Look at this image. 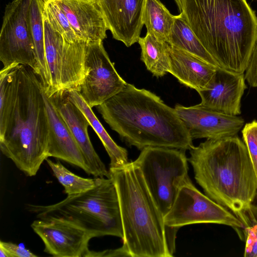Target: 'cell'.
<instances>
[{"label": "cell", "instance_id": "cell-1", "mask_svg": "<svg viewBox=\"0 0 257 257\" xmlns=\"http://www.w3.org/2000/svg\"><path fill=\"white\" fill-rule=\"evenodd\" d=\"M44 86L29 67L14 64L0 72V149L26 176L48 158L49 123Z\"/></svg>", "mask_w": 257, "mask_h": 257}, {"label": "cell", "instance_id": "cell-2", "mask_svg": "<svg viewBox=\"0 0 257 257\" xmlns=\"http://www.w3.org/2000/svg\"><path fill=\"white\" fill-rule=\"evenodd\" d=\"M188 160L205 194L234 214L245 228L257 222V177L248 150L236 135L207 139Z\"/></svg>", "mask_w": 257, "mask_h": 257}, {"label": "cell", "instance_id": "cell-3", "mask_svg": "<svg viewBox=\"0 0 257 257\" xmlns=\"http://www.w3.org/2000/svg\"><path fill=\"white\" fill-rule=\"evenodd\" d=\"M110 127L130 146L190 150L192 139L175 108L156 94L127 83L97 106Z\"/></svg>", "mask_w": 257, "mask_h": 257}, {"label": "cell", "instance_id": "cell-4", "mask_svg": "<svg viewBox=\"0 0 257 257\" xmlns=\"http://www.w3.org/2000/svg\"><path fill=\"white\" fill-rule=\"evenodd\" d=\"M182 13L219 68L244 73L257 39V16L246 0H184Z\"/></svg>", "mask_w": 257, "mask_h": 257}, {"label": "cell", "instance_id": "cell-5", "mask_svg": "<svg viewBox=\"0 0 257 257\" xmlns=\"http://www.w3.org/2000/svg\"><path fill=\"white\" fill-rule=\"evenodd\" d=\"M109 172L119 201L122 246L130 256H173L180 228L166 225L139 167L133 161Z\"/></svg>", "mask_w": 257, "mask_h": 257}, {"label": "cell", "instance_id": "cell-6", "mask_svg": "<svg viewBox=\"0 0 257 257\" xmlns=\"http://www.w3.org/2000/svg\"><path fill=\"white\" fill-rule=\"evenodd\" d=\"M26 209L37 218L61 217L81 227L93 237H123L119 201L112 179L97 178L95 185L81 193L67 196L56 203L28 204Z\"/></svg>", "mask_w": 257, "mask_h": 257}, {"label": "cell", "instance_id": "cell-7", "mask_svg": "<svg viewBox=\"0 0 257 257\" xmlns=\"http://www.w3.org/2000/svg\"><path fill=\"white\" fill-rule=\"evenodd\" d=\"M182 150L148 147L134 162L159 209L165 216L180 186L189 178L188 159Z\"/></svg>", "mask_w": 257, "mask_h": 257}, {"label": "cell", "instance_id": "cell-8", "mask_svg": "<svg viewBox=\"0 0 257 257\" xmlns=\"http://www.w3.org/2000/svg\"><path fill=\"white\" fill-rule=\"evenodd\" d=\"M45 51L50 80L48 95L59 90L79 91L86 74L85 64L88 42L65 39L44 14Z\"/></svg>", "mask_w": 257, "mask_h": 257}, {"label": "cell", "instance_id": "cell-9", "mask_svg": "<svg viewBox=\"0 0 257 257\" xmlns=\"http://www.w3.org/2000/svg\"><path fill=\"white\" fill-rule=\"evenodd\" d=\"M166 225L179 227L196 223H216L232 227L243 239L245 226L231 211L201 193L190 178L180 186L164 216Z\"/></svg>", "mask_w": 257, "mask_h": 257}, {"label": "cell", "instance_id": "cell-10", "mask_svg": "<svg viewBox=\"0 0 257 257\" xmlns=\"http://www.w3.org/2000/svg\"><path fill=\"white\" fill-rule=\"evenodd\" d=\"M31 0H13L6 6L0 33V60L4 67L21 64L39 76V69L31 33Z\"/></svg>", "mask_w": 257, "mask_h": 257}, {"label": "cell", "instance_id": "cell-11", "mask_svg": "<svg viewBox=\"0 0 257 257\" xmlns=\"http://www.w3.org/2000/svg\"><path fill=\"white\" fill-rule=\"evenodd\" d=\"M85 64L86 74L78 92L91 108L121 91L127 83L116 71L102 40L88 42Z\"/></svg>", "mask_w": 257, "mask_h": 257}, {"label": "cell", "instance_id": "cell-12", "mask_svg": "<svg viewBox=\"0 0 257 257\" xmlns=\"http://www.w3.org/2000/svg\"><path fill=\"white\" fill-rule=\"evenodd\" d=\"M44 244V251L55 257H86L93 237L67 219L54 216L38 218L31 224Z\"/></svg>", "mask_w": 257, "mask_h": 257}, {"label": "cell", "instance_id": "cell-13", "mask_svg": "<svg viewBox=\"0 0 257 257\" xmlns=\"http://www.w3.org/2000/svg\"><path fill=\"white\" fill-rule=\"evenodd\" d=\"M71 131L90 171L95 178H110L109 171L95 151L88 133L90 123L81 109L69 97L68 90L48 95Z\"/></svg>", "mask_w": 257, "mask_h": 257}, {"label": "cell", "instance_id": "cell-14", "mask_svg": "<svg viewBox=\"0 0 257 257\" xmlns=\"http://www.w3.org/2000/svg\"><path fill=\"white\" fill-rule=\"evenodd\" d=\"M244 73L217 68L206 86L198 91L202 107L229 115L237 116L247 86Z\"/></svg>", "mask_w": 257, "mask_h": 257}, {"label": "cell", "instance_id": "cell-15", "mask_svg": "<svg viewBox=\"0 0 257 257\" xmlns=\"http://www.w3.org/2000/svg\"><path fill=\"white\" fill-rule=\"evenodd\" d=\"M174 108L192 140L236 135L244 125L241 117L219 113L198 104L187 107L177 104Z\"/></svg>", "mask_w": 257, "mask_h": 257}, {"label": "cell", "instance_id": "cell-16", "mask_svg": "<svg viewBox=\"0 0 257 257\" xmlns=\"http://www.w3.org/2000/svg\"><path fill=\"white\" fill-rule=\"evenodd\" d=\"M112 37L129 47L138 42L146 0H97Z\"/></svg>", "mask_w": 257, "mask_h": 257}, {"label": "cell", "instance_id": "cell-17", "mask_svg": "<svg viewBox=\"0 0 257 257\" xmlns=\"http://www.w3.org/2000/svg\"><path fill=\"white\" fill-rule=\"evenodd\" d=\"M67 18L77 36L87 42L104 40L108 30L97 0H53Z\"/></svg>", "mask_w": 257, "mask_h": 257}, {"label": "cell", "instance_id": "cell-18", "mask_svg": "<svg viewBox=\"0 0 257 257\" xmlns=\"http://www.w3.org/2000/svg\"><path fill=\"white\" fill-rule=\"evenodd\" d=\"M43 95L49 123L48 157H54L77 166L90 174L82 154L68 125L46 93Z\"/></svg>", "mask_w": 257, "mask_h": 257}, {"label": "cell", "instance_id": "cell-19", "mask_svg": "<svg viewBox=\"0 0 257 257\" xmlns=\"http://www.w3.org/2000/svg\"><path fill=\"white\" fill-rule=\"evenodd\" d=\"M170 73L182 84L196 90L203 89L218 68L182 50L171 46Z\"/></svg>", "mask_w": 257, "mask_h": 257}, {"label": "cell", "instance_id": "cell-20", "mask_svg": "<svg viewBox=\"0 0 257 257\" xmlns=\"http://www.w3.org/2000/svg\"><path fill=\"white\" fill-rule=\"evenodd\" d=\"M70 98L83 112L90 125L101 140L110 160L109 169H116L125 166L128 162L127 150L112 139L95 116L92 108L83 100L78 91H68Z\"/></svg>", "mask_w": 257, "mask_h": 257}, {"label": "cell", "instance_id": "cell-21", "mask_svg": "<svg viewBox=\"0 0 257 257\" xmlns=\"http://www.w3.org/2000/svg\"><path fill=\"white\" fill-rule=\"evenodd\" d=\"M45 0H31L29 9L31 33L39 69V77L47 91L50 80L45 51L44 10Z\"/></svg>", "mask_w": 257, "mask_h": 257}, {"label": "cell", "instance_id": "cell-22", "mask_svg": "<svg viewBox=\"0 0 257 257\" xmlns=\"http://www.w3.org/2000/svg\"><path fill=\"white\" fill-rule=\"evenodd\" d=\"M168 43L172 47L187 52L219 68L190 27L183 13L175 16Z\"/></svg>", "mask_w": 257, "mask_h": 257}, {"label": "cell", "instance_id": "cell-23", "mask_svg": "<svg viewBox=\"0 0 257 257\" xmlns=\"http://www.w3.org/2000/svg\"><path fill=\"white\" fill-rule=\"evenodd\" d=\"M138 43L141 49V59L153 76L159 78L170 72L171 46L167 42L147 33L140 37Z\"/></svg>", "mask_w": 257, "mask_h": 257}, {"label": "cell", "instance_id": "cell-24", "mask_svg": "<svg viewBox=\"0 0 257 257\" xmlns=\"http://www.w3.org/2000/svg\"><path fill=\"white\" fill-rule=\"evenodd\" d=\"M175 18L160 0H146L142 21L147 33L168 43Z\"/></svg>", "mask_w": 257, "mask_h": 257}, {"label": "cell", "instance_id": "cell-25", "mask_svg": "<svg viewBox=\"0 0 257 257\" xmlns=\"http://www.w3.org/2000/svg\"><path fill=\"white\" fill-rule=\"evenodd\" d=\"M46 162L58 182L62 185L67 196L81 193L93 188L97 178H84L77 176L65 167L59 161L54 162L47 158Z\"/></svg>", "mask_w": 257, "mask_h": 257}, {"label": "cell", "instance_id": "cell-26", "mask_svg": "<svg viewBox=\"0 0 257 257\" xmlns=\"http://www.w3.org/2000/svg\"><path fill=\"white\" fill-rule=\"evenodd\" d=\"M44 14L54 29L65 39L70 42L81 40L77 36L66 15L54 1L45 0Z\"/></svg>", "mask_w": 257, "mask_h": 257}, {"label": "cell", "instance_id": "cell-27", "mask_svg": "<svg viewBox=\"0 0 257 257\" xmlns=\"http://www.w3.org/2000/svg\"><path fill=\"white\" fill-rule=\"evenodd\" d=\"M241 133L257 177V120L246 123Z\"/></svg>", "mask_w": 257, "mask_h": 257}, {"label": "cell", "instance_id": "cell-28", "mask_svg": "<svg viewBox=\"0 0 257 257\" xmlns=\"http://www.w3.org/2000/svg\"><path fill=\"white\" fill-rule=\"evenodd\" d=\"M243 235V240L245 242L243 256L257 257V222L245 227Z\"/></svg>", "mask_w": 257, "mask_h": 257}, {"label": "cell", "instance_id": "cell-29", "mask_svg": "<svg viewBox=\"0 0 257 257\" xmlns=\"http://www.w3.org/2000/svg\"><path fill=\"white\" fill-rule=\"evenodd\" d=\"M244 77L250 87H257V39L248 60Z\"/></svg>", "mask_w": 257, "mask_h": 257}, {"label": "cell", "instance_id": "cell-30", "mask_svg": "<svg viewBox=\"0 0 257 257\" xmlns=\"http://www.w3.org/2000/svg\"><path fill=\"white\" fill-rule=\"evenodd\" d=\"M0 248L3 249L7 257H36L37 255L29 249L11 242L0 241Z\"/></svg>", "mask_w": 257, "mask_h": 257}, {"label": "cell", "instance_id": "cell-31", "mask_svg": "<svg viewBox=\"0 0 257 257\" xmlns=\"http://www.w3.org/2000/svg\"><path fill=\"white\" fill-rule=\"evenodd\" d=\"M91 256H130L128 252L122 245L114 249H107L101 251L89 250L86 257Z\"/></svg>", "mask_w": 257, "mask_h": 257}, {"label": "cell", "instance_id": "cell-32", "mask_svg": "<svg viewBox=\"0 0 257 257\" xmlns=\"http://www.w3.org/2000/svg\"><path fill=\"white\" fill-rule=\"evenodd\" d=\"M176 2L180 13L183 11L184 0H174Z\"/></svg>", "mask_w": 257, "mask_h": 257}, {"label": "cell", "instance_id": "cell-33", "mask_svg": "<svg viewBox=\"0 0 257 257\" xmlns=\"http://www.w3.org/2000/svg\"><path fill=\"white\" fill-rule=\"evenodd\" d=\"M257 1V0H256Z\"/></svg>", "mask_w": 257, "mask_h": 257}]
</instances>
